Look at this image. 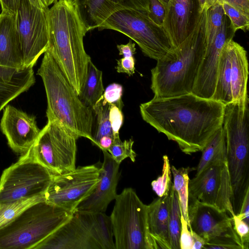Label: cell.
Here are the masks:
<instances>
[{"instance_id":"cell-1","label":"cell","mask_w":249,"mask_h":249,"mask_svg":"<svg viewBox=\"0 0 249 249\" xmlns=\"http://www.w3.org/2000/svg\"><path fill=\"white\" fill-rule=\"evenodd\" d=\"M225 105L190 93L165 98L154 97L141 104L142 119L177 143L186 154L201 151L222 126Z\"/></svg>"},{"instance_id":"cell-2","label":"cell","mask_w":249,"mask_h":249,"mask_svg":"<svg viewBox=\"0 0 249 249\" xmlns=\"http://www.w3.org/2000/svg\"><path fill=\"white\" fill-rule=\"evenodd\" d=\"M49 51L79 95L91 58L83 39L88 32L75 0H58L46 11Z\"/></svg>"},{"instance_id":"cell-3","label":"cell","mask_w":249,"mask_h":249,"mask_svg":"<svg viewBox=\"0 0 249 249\" xmlns=\"http://www.w3.org/2000/svg\"><path fill=\"white\" fill-rule=\"evenodd\" d=\"M206 10L191 34L151 70V89L157 98L191 93L206 47Z\"/></svg>"},{"instance_id":"cell-4","label":"cell","mask_w":249,"mask_h":249,"mask_svg":"<svg viewBox=\"0 0 249 249\" xmlns=\"http://www.w3.org/2000/svg\"><path fill=\"white\" fill-rule=\"evenodd\" d=\"M37 74L42 78L47 99L46 116L77 135L93 142V111L80 98L57 62L47 50Z\"/></svg>"},{"instance_id":"cell-5","label":"cell","mask_w":249,"mask_h":249,"mask_svg":"<svg viewBox=\"0 0 249 249\" xmlns=\"http://www.w3.org/2000/svg\"><path fill=\"white\" fill-rule=\"evenodd\" d=\"M249 100L225 105L223 120L227 147V164L235 214L239 213L249 190Z\"/></svg>"},{"instance_id":"cell-6","label":"cell","mask_w":249,"mask_h":249,"mask_svg":"<svg viewBox=\"0 0 249 249\" xmlns=\"http://www.w3.org/2000/svg\"><path fill=\"white\" fill-rule=\"evenodd\" d=\"M34 249H115L110 216L76 210Z\"/></svg>"},{"instance_id":"cell-7","label":"cell","mask_w":249,"mask_h":249,"mask_svg":"<svg viewBox=\"0 0 249 249\" xmlns=\"http://www.w3.org/2000/svg\"><path fill=\"white\" fill-rule=\"evenodd\" d=\"M72 214L45 200L36 203L0 230V249H34Z\"/></svg>"},{"instance_id":"cell-8","label":"cell","mask_w":249,"mask_h":249,"mask_svg":"<svg viewBox=\"0 0 249 249\" xmlns=\"http://www.w3.org/2000/svg\"><path fill=\"white\" fill-rule=\"evenodd\" d=\"M110 219L115 249H157L147 225V205L132 188L117 195Z\"/></svg>"},{"instance_id":"cell-9","label":"cell","mask_w":249,"mask_h":249,"mask_svg":"<svg viewBox=\"0 0 249 249\" xmlns=\"http://www.w3.org/2000/svg\"><path fill=\"white\" fill-rule=\"evenodd\" d=\"M98 29L113 30L124 34L138 45L145 55L157 61L174 49L163 26L155 23L147 12L132 9L117 11Z\"/></svg>"},{"instance_id":"cell-10","label":"cell","mask_w":249,"mask_h":249,"mask_svg":"<svg viewBox=\"0 0 249 249\" xmlns=\"http://www.w3.org/2000/svg\"><path fill=\"white\" fill-rule=\"evenodd\" d=\"M52 175L36 160L32 147L3 170L0 178V204L44 196Z\"/></svg>"},{"instance_id":"cell-11","label":"cell","mask_w":249,"mask_h":249,"mask_svg":"<svg viewBox=\"0 0 249 249\" xmlns=\"http://www.w3.org/2000/svg\"><path fill=\"white\" fill-rule=\"evenodd\" d=\"M77 135L54 119H48L32 146L36 160L52 175L76 168Z\"/></svg>"},{"instance_id":"cell-12","label":"cell","mask_w":249,"mask_h":249,"mask_svg":"<svg viewBox=\"0 0 249 249\" xmlns=\"http://www.w3.org/2000/svg\"><path fill=\"white\" fill-rule=\"evenodd\" d=\"M249 64L244 48L231 39L223 48L219 59L212 99L226 105L248 98Z\"/></svg>"},{"instance_id":"cell-13","label":"cell","mask_w":249,"mask_h":249,"mask_svg":"<svg viewBox=\"0 0 249 249\" xmlns=\"http://www.w3.org/2000/svg\"><path fill=\"white\" fill-rule=\"evenodd\" d=\"M95 165L76 167L72 171L53 175L44 194V200L73 213L93 191L100 178Z\"/></svg>"},{"instance_id":"cell-14","label":"cell","mask_w":249,"mask_h":249,"mask_svg":"<svg viewBox=\"0 0 249 249\" xmlns=\"http://www.w3.org/2000/svg\"><path fill=\"white\" fill-rule=\"evenodd\" d=\"M46 11L20 0L16 13L24 68H33L48 48Z\"/></svg>"},{"instance_id":"cell-15","label":"cell","mask_w":249,"mask_h":249,"mask_svg":"<svg viewBox=\"0 0 249 249\" xmlns=\"http://www.w3.org/2000/svg\"><path fill=\"white\" fill-rule=\"evenodd\" d=\"M188 193L191 201L212 206L231 217L235 215L227 162L211 165L189 179Z\"/></svg>"},{"instance_id":"cell-16","label":"cell","mask_w":249,"mask_h":249,"mask_svg":"<svg viewBox=\"0 0 249 249\" xmlns=\"http://www.w3.org/2000/svg\"><path fill=\"white\" fill-rule=\"evenodd\" d=\"M230 20L225 15L223 24L213 41L206 46L196 79L191 93L201 98L212 99L219 59L226 44L235 35Z\"/></svg>"},{"instance_id":"cell-17","label":"cell","mask_w":249,"mask_h":249,"mask_svg":"<svg viewBox=\"0 0 249 249\" xmlns=\"http://www.w3.org/2000/svg\"><path fill=\"white\" fill-rule=\"evenodd\" d=\"M188 205L190 230L209 242L222 237H238L231 217L226 212L211 205L191 201Z\"/></svg>"},{"instance_id":"cell-18","label":"cell","mask_w":249,"mask_h":249,"mask_svg":"<svg viewBox=\"0 0 249 249\" xmlns=\"http://www.w3.org/2000/svg\"><path fill=\"white\" fill-rule=\"evenodd\" d=\"M3 109L0 130L13 151L23 155L33 146L40 131L36 117L11 105Z\"/></svg>"},{"instance_id":"cell-19","label":"cell","mask_w":249,"mask_h":249,"mask_svg":"<svg viewBox=\"0 0 249 249\" xmlns=\"http://www.w3.org/2000/svg\"><path fill=\"white\" fill-rule=\"evenodd\" d=\"M201 14L198 0H169L162 26L174 49L191 34Z\"/></svg>"},{"instance_id":"cell-20","label":"cell","mask_w":249,"mask_h":249,"mask_svg":"<svg viewBox=\"0 0 249 249\" xmlns=\"http://www.w3.org/2000/svg\"><path fill=\"white\" fill-rule=\"evenodd\" d=\"M104 161L100 168L99 180L93 191L76 210L105 213L109 204L117 195L116 188L120 177V164L106 150H102Z\"/></svg>"},{"instance_id":"cell-21","label":"cell","mask_w":249,"mask_h":249,"mask_svg":"<svg viewBox=\"0 0 249 249\" xmlns=\"http://www.w3.org/2000/svg\"><path fill=\"white\" fill-rule=\"evenodd\" d=\"M88 31L98 28L113 13L132 9L148 12L149 0H75Z\"/></svg>"},{"instance_id":"cell-22","label":"cell","mask_w":249,"mask_h":249,"mask_svg":"<svg viewBox=\"0 0 249 249\" xmlns=\"http://www.w3.org/2000/svg\"><path fill=\"white\" fill-rule=\"evenodd\" d=\"M0 66L24 68L16 14H0Z\"/></svg>"},{"instance_id":"cell-23","label":"cell","mask_w":249,"mask_h":249,"mask_svg":"<svg viewBox=\"0 0 249 249\" xmlns=\"http://www.w3.org/2000/svg\"><path fill=\"white\" fill-rule=\"evenodd\" d=\"M35 82L33 68L16 69L0 66V112Z\"/></svg>"},{"instance_id":"cell-24","label":"cell","mask_w":249,"mask_h":249,"mask_svg":"<svg viewBox=\"0 0 249 249\" xmlns=\"http://www.w3.org/2000/svg\"><path fill=\"white\" fill-rule=\"evenodd\" d=\"M170 196L159 197L147 205L149 235L157 249H171L169 233Z\"/></svg>"},{"instance_id":"cell-25","label":"cell","mask_w":249,"mask_h":249,"mask_svg":"<svg viewBox=\"0 0 249 249\" xmlns=\"http://www.w3.org/2000/svg\"><path fill=\"white\" fill-rule=\"evenodd\" d=\"M201 151L196 175L211 165L227 162L226 142L222 126L215 131Z\"/></svg>"},{"instance_id":"cell-26","label":"cell","mask_w":249,"mask_h":249,"mask_svg":"<svg viewBox=\"0 0 249 249\" xmlns=\"http://www.w3.org/2000/svg\"><path fill=\"white\" fill-rule=\"evenodd\" d=\"M104 90L102 71L96 68L90 58L88 62L87 77L79 96L92 109L103 98Z\"/></svg>"},{"instance_id":"cell-27","label":"cell","mask_w":249,"mask_h":249,"mask_svg":"<svg viewBox=\"0 0 249 249\" xmlns=\"http://www.w3.org/2000/svg\"><path fill=\"white\" fill-rule=\"evenodd\" d=\"M171 170L174 179L173 186L177 192L178 197L180 213L186 221L188 228L190 229V225L188 216V183L189 181L188 173L190 168L188 167L177 168L172 165L171 167Z\"/></svg>"},{"instance_id":"cell-28","label":"cell","mask_w":249,"mask_h":249,"mask_svg":"<svg viewBox=\"0 0 249 249\" xmlns=\"http://www.w3.org/2000/svg\"><path fill=\"white\" fill-rule=\"evenodd\" d=\"M169 196L168 226L171 249H180L181 213L178 197L173 185Z\"/></svg>"},{"instance_id":"cell-29","label":"cell","mask_w":249,"mask_h":249,"mask_svg":"<svg viewBox=\"0 0 249 249\" xmlns=\"http://www.w3.org/2000/svg\"><path fill=\"white\" fill-rule=\"evenodd\" d=\"M44 200L43 196L21 199L11 203L0 204V230L13 221L32 205Z\"/></svg>"},{"instance_id":"cell-30","label":"cell","mask_w":249,"mask_h":249,"mask_svg":"<svg viewBox=\"0 0 249 249\" xmlns=\"http://www.w3.org/2000/svg\"><path fill=\"white\" fill-rule=\"evenodd\" d=\"M110 104L105 102L103 98L92 109L96 118V126L93 133L92 143L97 145L99 140L104 136H113V133L109 120V110Z\"/></svg>"},{"instance_id":"cell-31","label":"cell","mask_w":249,"mask_h":249,"mask_svg":"<svg viewBox=\"0 0 249 249\" xmlns=\"http://www.w3.org/2000/svg\"><path fill=\"white\" fill-rule=\"evenodd\" d=\"M225 14L221 3L215 2L206 10V46L213 40L223 24Z\"/></svg>"},{"instance_id":"cell-32","label":"cell","mask_w":249,"mask_h":249,"mask_svg":"<svg viewBox=\"0 0 249 249\" xmlns=\"http://www.w3.org/2000/svg\"><path fill=\"white\" fill-rule=\"evenodd\" d=\"M134 141L132 139L121 141V139L114 141L108 152L113 160L118 164L126 158H129L132 162H135L137 154L133 149Z\"/></svg>"},{"instance_id":"cell-33","label":"cell","mask_w":249,"mask_h":249,"mask_svg":"<svg viewBox=\"0 0 249 249\" xmlns=\"http://www.w3.org/2000/svg\"><path fill=\"white\" fill-rule=\"evenodd\" d=\"M162 174L156 180L152 181L151 185L153 190L159 197L168 195L172 186L171 165L168 157L164 155Z\"/></svg>"},{"instance_id":"cell-34","label":"cell","mask_w":249,"mask_h":249,"mask_svg":"<svg viewBox=\"0 0 249 249\" xmlns=\"http://www.w3.org/2000/svg\"><path fill=\"white\" fill-rule=\"evenodd\" d=\"M221 4L225 14L229 18L232 28L235 32L239 29L244 32H247L249 30V16L245 15L227 2H223Z\"/></svg>"},{"instance_id":"cell-35","label":"cell","mask_w":249,"mask_h":249,"mask_svg":"<svg viewBox=\"0 0 249 249\" xmlns=\"http://www.w3.org/2000/svg\"><path fill=\"white\" fill-rule=\"evenodd\" d=\"M122 101L117 104H111L109 110V120L110 123L114 141L119 139V130L123 124L124 116L122 111Z\"/></svg>"},{"instance_id":"cell-36","label":"cell","mask_w":249,"mask_h":249,"mask_svg":"<svg viewBox=\"0 0 249 249\" xmlns=\"http://www.w3.org/2000/svg\"><path fill=\"white\" fill-rule=\"evenodd\" d=\"M203 249H243V248L239 238L222 237L205 242Z\"/></svg>"},{"instance_id":"cell-37","label":"cell","mask_w":249,"mask_h":249,"mask_svg":"<svg viewBox=\"0 0 249 249\" xmlns=\"http://www.w3.org/2000/svg\"><path fill=\"white\" fill-rule=\"evenodd\" d=\"M231 218L233 229L241 242L243 249H249V224L239 218L236 214L231 217Z\"/></svg>"},{"instance_id":"cell-38","label":"cell","mask_w":249,"mask_h":249,"mask_svg":"<svg viewBox=\"0 0 249 249\" xmlns=\"http://www.w3.org/2000/svg\"><path fill=\"white\" fill-rule=\"evenodd\" d=\"M166 7L158 0H149V17L156 24L162 26L165 16Z\"/></svg>"},{"instance_id":"cell-39","label":"cell","mask_w":249,"mask_h":249,"mask_svg":"<svg viewBox=\"0 0 249 249\" xmlns=\"http://www.w3.org/2000/svg\"><path fill=\"white\" fill-rule=\"evenodd\" d=\"M123 87L117 83H112L107 87L103 94V100L109 104H117L122 101Z\"/></svg>"},{"instance_id":"cell-40","label":"cell","mask_w":249,"mask_h":249,"mask_svg":"<svg viewBox=\"0 0 249 249\" xmlns=\"http://www.w3.org/2000/svg\"><path fill=\"white\" fill-rule=\"evenodd\" d=\"M181 231L180 234V249H192L193 240L192 233L186 221L181 214Z\"/></svg>"},{"instance_id":"cell-41","label":"cell","mask_w":249,"mask_h":249,"mask_svg":"<svg viewBox=\"0 0 249 249\" xmlns=\"http://www.w3.org/2000/svg\"><path fill=\"white\" fill-rule=\"evenodd\" d=\"M135 65L134 56L123 57L117 60V65L115 68L119 73H124L128 76H132L135 73Z\"/></svg>"},{"instance_id":"cell-42","label":"cell","mask_w":249,"mask_h":249,"mask_svg":"<svg viewBox=\"0 0 249 249\" xmlns=\"http://www.w3.org/2000/svg\"><path fill=\"white\" fill-rule=\"evenodd\" d=\"M20 0H0L2 13L16 15Z\"/></svg>"},{"instance_id":"cell-43","label":"cell","mask_w":249,"mask_h":249,"mask_svg":"<svg viewBox=\"0 0 249 249\" xmlns=\"http://www.w3.org/2000/svg\"><path fill=\"white\" fill-rule=\"evenodd\" d=\"M215 1L220 3L227 2L249 16V0H215Z\"/></svg>"},{"instance_id":"cell-44","label":"cell","mask_w":249,"mask_h":249,"mask_svg":"<svg viewBox=\"0 0 249 249\" xmlns=\"http://www.w3.org/2000/svg\"><path fill=\"white\" fill-rule=\"evenodd\" d=\"M236 215L249 224V190L246 194L239 213Z\"/></svg>"},{"instance_id":"cell-45","label":"cell","mask_w":249,"mask_h":249,"mask_svg":"<svg viewBox=\"0 0 249 249\" xmlns=\"http://www.w3.org/2000/svg\"><path fill=\"white\" fill-rule=\"evenodd\" d=\"M117 48L119 52V55L124 57L133 56L136 53L135 44L130 40L126 44L118 45Z\"/></svg>"},{"instance_id":"cell-46","label":"cell","mask_w":249,"mask_h":249,"mask_svg":"<svg viewBox=\"0 0 249 249\" xmlns=\"http://www.w3.org/2000/svg\"><path fill=\"white\" fill-rule=\"evenodd\" d=\"M114 142V138L111 136H104L98 141L97 146L102 150L108 151Z\"/></svg>"},{"instance_id":"cell-47","label":"cell","mask_w":249,"mask_h":249,"mask_svg":"<svg viewBox=\"0 0 249 249\" xmlns=\"http://www.w3.org/2000/svg\"><path fill=\"white\" fill-rule=\"evenodd\" d=\"M193 240V246L192 249H203L205 241L199 235L193 231H191Z\"/></svg>"},{"instance_id":"cell-48","label":"cell","mask_w":249,"mask_h":249,"mask_svg":"<svg viewBox=\"0 0 249 249\" xmlns=\"http://www.w3.org/2000/svg\"><path fill=\"white\" fill-rule=\"evenodd\" d=\"M200 11L202 13L203 10H207L215 1V0H198Z\"/></svg>"},{"instance_id":"cell-49","label":"cell","mask_w":249,"mask_h":249,"mask_svg":"<svg viewBox=\"0 0 249 249\" xmlns=\"http://www.w3.org/2000/svg\"><path fill=\"white\" fill-rule=\"evenodd\" d=\"M160 1L165 7L167 6L169 0H158Z\"/></svg>"}]
</instances>
